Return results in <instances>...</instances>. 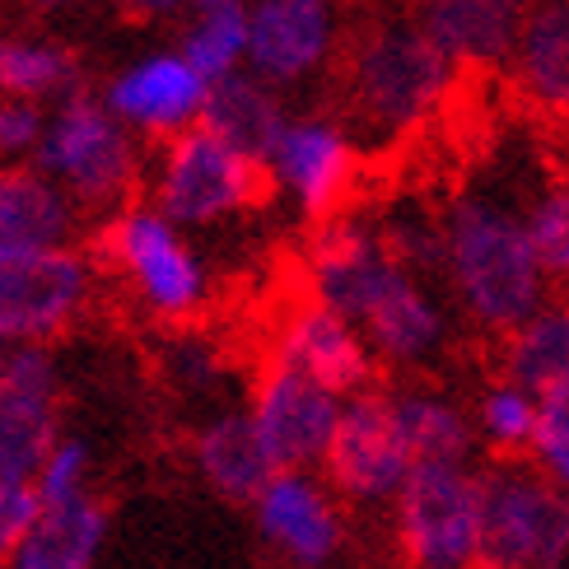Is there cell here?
<instances>
[{"mask_svg":"<svg viewBox=\"0 0 569 569\" xmlns=\"http://www.w3.org/2000/svg\"><path fill=\"white\" fill-rule=\"evenodd\" d=\"M439 271L481 331H509L551 299L523 216L490 197H458L439 220Z\"/></svg>","mask_w":569,"mask_h":569,"instance_id":"6da1fadb","label":"cell"},{"mask_svg":"<svg viewBox=\"0 0 569 569\" xmlns=\"http://www.w3.org/2000/svg\"><path fill=\"white\" fill-rule=\"evenodd\" d=\"M33 495H38L42 509L84 500L89 495V443L57 435V443L47 448V458L38 467V477H33Z\"/></svg>","mask_w":569,"mask_h":569,"instance_id":"4dcf8cb0","label":"cell"},{"mask_svg":"<svg viewBox=\"0 0 569 569\" xmlns=\"http://www.w3.org/2000/svg\"><path fill=\"white\" fill-rule=\"evenodd\" d=\"M337 47V10L331 0H262L248 10L243 61L267 84L308 80Z\"/></svg>","mask_w":569,"mask_h":569,"instance_id":"5bb4252c","label":"cell"},{"mask_svg":"<svg viewBox=\"0 0 569 569\" xmlns=\"http://www.w3.org/2000/svg\"><path fill=\"white\" fill-rule=\"evenodd\" d=\"M127 10H136V14H159V10H169V6H178V0H122Z\"/></svg>","mask_w":569,"mask_h":569,"instance_id":"e575fe53","label":"cell"},{"mask_svg":"<svg viewBox=\"0 0 569 569\" xmlns=\"http://www.w3.org/2000/svg\"><path fill=\"white\" fill-rule=\"evenodd\" d=\"M76 84V57L42 42H0V89L14 99H42Z\"/></svg>","mask_w":569,"mask_h":569,"instance_id":"4316f807","label":"cell"},{"mask_svg":"<svg viewBox=\"0 0 569 569\" xmlns=\"http://www.w3.org/2000/svg\"><path fill=\"white\" fill-rule=\"evenodd\" d=\"M252 513L257 532L299 569H322L346 541L337 495L313 471H271V481L252 495Z\"/></svg>","mask_w":569,"mask_h":569,"instance_id":"4fadbf2b","label":"cell"},{"mask_svg":"<svg viewBox=\"0 0 569 569\" xmlns=\"http://www.w3.org/2000/svg\"><path fill=\"white\" fill-rule=\"evenodd\" d=\"M411 453H407V439L397 430V416H392V392L383 388H365L341 401V416H337V430H331V443L322 453V471H327V486L337 500L350 505H392L397 490L407 486L411 477Z\"/></svg>","mask_w":569,"mask_h":569,"instance_id":"ba28073f","label":"cell"},{"mask_svg":"<svg viewBox=\"0 0 569 569\" xmlns=\"http://www.w3.org/2000/svg\"><path fill=\"white\" fill-rule=\"evenodd\" d=\"M537 435L528 448V462L569 495V388H556L547 397H537Z\"/></svg>","mask_w":569,"mask_h":569,"instance_id":"f1b7e54d","label":"cell"},{"mask_svg":"<svg viewBox=\"0 0 569 569\" xmlns=\"http://www.w3.org/2000/svg\"><path fill=\"white\" fill-rule=\"evenodd\" d=\"M248 416H252L257 439H262V448L271 453L276 471H313V467H322L331 430H337L341 397H331L313 378L271 360L252 388Z\"/></svg>","mask_w":569,"mask_h":569,"instance_id":"8fae6325","label":"cell"},{"mask_svg":"<svg viewBox=\"0 0 569 569\" xmlns=\"http://www.w3.org/2000/svg\"><path fill=\"white\" fill-rule=\"evenodd\" d=\"M197 127H206L210 136H220L224 146L243 150L252 159H267V150L276 146V136L284 127V108L267 80L233 70V76H224L206 89Z\"/></svg>","mask_w":569,"mask_h":569,"instance_id":"44dd1931","label":"cell"},{"mask_svg":"<svg viewBox=\"0 0 569 569\" xmlns=\"http://www.w3.org/2000/svg\"><path fill=\"white\" fill-rule=\"evenodd\" d=\"M271 197L267 163L224 146L206 127L169 136L154 173V210L178 229L220 224Z\"/></svg>","mask_w":569,"mask_h":569,"instance_id":"277c9868","label":"cell"},{"mask_svg":"<svg viewBox=\"0 0 569 569\" xmlns=\"http://www.w3.org/2000/svg\"><path fill=\"white\" fill-rule=\"evenodd\" d=\"M458 84V66L416 23H378L346 57V108L369 136L420 131Z\"/></svg>","mask_w":569,"mask_h":569,"instance_id":"7a4b0ae2","label":"cell"},{"mask_svg":"<svg viewBox=\"0 0 569 569\" xmlns=\"http://www.w3.org/2000/svg\"><path fill=\"white\" fill-rule=\"evenodd\" d=\"M267 178L280 192H290L308 220H331L341 216V201L355 187V140L346 127L327 122V117H284V127L276 136V146L267 150Z\"/></svg>","mask_w":569,"mask_h":569,"instance_id":"30bf717a","label":"cell"},{"mask_svg":"<svg viewBox=\"0 0 569 569\" xmlns=\"http://www.w3.org/2000/svg\"><path fill=\"white\" fill-rule=\"evenodd\" d=\"M93 295L89 257L70 248L0 252V341L47 346L70 322H80Z\"/></svg>","mask_w":569,"mask_h":569,"instance_id":"9c48e42d","label":"cell"},{"mask_svg":"<svg viewBox=\"0 0 569 569\" xmlns=\"http://www.w3.org/2000/svg\"><path fill=\"white\" fill-rule=\"evenodd\" d=\"M505 378L537 397L569 388V299H547L509 331Z\"/></svg>","mask_w":569,"mask_h":569,"instance_id":"603a6c76","label":"cell"},{"mask_svg":"<svg viewBox=\"0 0 569 569\" xmlns=\"http://www.w3.org/2000/svg\"><path fill=\"white\" fill-rule=\"evenodd\" d=\"M206 6H220V0H206Z\"/></svg>","mask_w":569,"mask_h":569,"instance_id":"d590c367","label":"cell"},{"mask_svg":"<svg viewBox=\"0 0 569 569\" xmlns=\"http://www.w3.org/2000/svg\"><path fill=\"white\" fill-rule=\"evenodd\" d=\"M52 443H57V407L0 397V486H33Z\"/></svg>","mask_w":569,"mask_h":569,"instance_id":"cb8c5ba5","label":"cell"},{"mask_svg":"<svg viewBox=\"0 0 569 569\" xmlns=\"http://www.w3.org/2000/svg\"><path fill=\"white\" fill-rule=\"evenodd\" d=\"M206 80L182 61V52H163L131 66L127 76H117L108 89V112L122 127H136L146 136H178L197 127L201 103H206Z\"/></svg>","mask_w":569,"mask_h":569,"instance_id":"9a60e30c","label":"cell"},{"mask_svg":"<svg viewBox=\"0 0 569 569\" xmlns=\"http://www.w3.org/2000/svg\"><path fill=\"white\" fill-rule=\"evenodd\" d=\"M509 61L518 93L569 122V0H541L537 10H523Z\"/></svg>","mask_w":569,"mask_h":569,"instance_id":"e0dca14e","label":"cell"},{"mask_svg":"<svg viewBox=\"0 0 569 569\" xmlns=\"http://www.w3.org/2000/svg\"><path fill=\"white\" fill-rule=\"evenodd\" d=\"M411 23L458 70H486L509 61L518 23H523V6L518 0H416Z\"/></svg>","mask_w":569,"mask_h":569,"instance_id":"2e32d148","label":"cell"},{"mask_svg":"<svg viewBox=\"0 0 569 569\" xmlns=\"http://www.w3.org/2000/svg\"><path fill=\"white\" fill-rule=\"evenodd\" d=\"M38 495L33 486H0V560H10V551L19 547V537L33 528L38 518Z\"/></svg>","mask_w":569,"mask_h":569,"instance_id":"d6a6232c","label":"cell"},{"mask_svg":"<svg viewBox=\"0 0 569 569\" xmlns=\"http://www.w3.org/2000/svg\"><path fill=\"white\" fill-rule=\"evenodd\" d=\"M103 537H108V509L93 495L38 509L33 528L10 551V569H93Z\"/></svg>","mask_w":569,"mask_h":569,"instance_id":"ffe728a7","label":"cell"},{"mask_svg":"<svg viewBox=\"0 0 569 569\" xmlns=\"http://www.w3.org/2000/svg\"><path fill=\"white\" fill-rule=\"evenodd\" d=\"M537 407H541L537 392L518 388L513 378H495L477 397V411H471L477 443H486L495 458H528L537 435Z\"/></svg>","mask_w":569,"mask_h":569,"instance_id":"d4e9b609","label":"cell"},{"mask_svg":"<svg viewBox=\"0 0 569 569\" xmlns=\"http://www.w3.org/2000/svg\"><path fill=\"white\" fill-rule=\"evenodd\" d=\"M169 365H173V378H178L182 388H210L220 378V355L210 350V346H197V341L173 346Z\"/></svg>","mask_w":569,"mask_h":569,"instance_id":"836d02e7","label":"cell"},{"mask_svg":"<svg viewBox=\"0 0 569 569\" xmlns=\"http://www.w3.org/2000/svg\"><path fill=\"white\" fill-rule=\"evenodd\" d=\"M243 52H248V10L239 0H220V6H206L197 29L187 33L182 61L192 66L206 84H216L239 70Z\"/></svg>","mask_w":569,"mask_h":569,"instance_id":"484cf974","label":"cell"},{"mask_svg":"<svg viewBox=\"0 0 569 569\" xmlns=\"http://www.w3.org/2000/svg\"><path fill=\"white\" fill-rule=\"evenodd\" d=\"M38 140H42V112L29 99L0 103V159L38 150Z\"/></svg>","mask_w":569,"mask_h":569,"instance_id":"1f68e13d","label":"cell"},{"mask_svg":"<svg viewBox=\"0 0 569 569\" xmlns=\"http://www.w3.org/2000/svg\"><path fill=\"white\" fill-rule=\"evenodd\" d=\"M99 257L131 284V295L163 322H187L210 303V276L182 229L154 206H127L99 233Z\"/></svg>","mask_w":569,"mask_h":569,"instance_id":"5b68a950","label":"cell"},{"mask_svg":"<svg viewBox=\"0 0 569 569\" xmlns=\"http://www.w3.org/2000/svg\"><path fill=\"white\" fill-rule=\"evenodd\" d=\"M271 360L313 378L318 388H327L341 401L373 388V378H378V355L369 350L365 331L313 299H299L280 313Z\"/></svg>","mask_w":569,"mask_h":569,"instance_id":"7c38bea8","label":"cell"},{"mask_svg":"<svg viewBox=\"0 0 569 569\" xmlns=\"http://www.w3.org/2000/svg\"><path fill=\"white\" fill-rule=\"evenodd\" d=\"M197 471L206 477L210 490H220L224 500H239L252 505V495L271 481V453L257 439V425L248 411H220L210 416L201 430H197Z\"/></svg>","mask_w":569,"mask_h":569,"instance_id":"d6986e66","label":"cell"},{"mask_svg":"<svg viewBox=\"0 0 569 569\" xmlns=\"http://www.w3.org/2000/svg\"><path fill=\"white\" fill-rule=\"evenodd\" d=\"M397 430L407 439L411 462H471L477 453V430H471V411L458 407L453 397L430 388L392 392Z\"/></svg>","mask_w":569,"mask_h":569,"instance_id":"7402d4cb","label":"cell"},{"mask_svg":"<svg viewBox=\"0 0 569 569\" xmlns=\"http://www.w3.org/2000/svg\"><path fill=\"white\" fill-rule=\"evenodd\" d=\"M38 173L52 178L70 201L80 206H122L140 178V159L127 127L93 103V99H66V108L42 127L38 140Z\"/></svg>","mask_w":569,"mask_h":569,"instance_id":"52a82bcc","label":"cell"},{"mask_svg":"<svg viewBox=\"0 0 569 569\" xmlns=\"http://www.w3.org/2000/svg\"><path fill=\"white\" fill-rule=\"evenodd\" d=\"M523 229L547 284L569 290V182H551L547 192H537L523 216Z\"/></svg>","mask_w":569,"mask_h":569,"instance_id":"83f0119b","label":"cell"},{"mask_svg":"<svg viewBox=\"0 0 569 569\" xmlns=\"http://www.w3.org/2000/svg\"><path fill=\"white\" fill-rule=\"evenodd\" d=\"M76 229L70 197L38 169H0V252L66 248Z\"/></svg>","mask_w":569,"mask_h":569,"instance_id":"ac0fdd59","label":"cell"},{"mask_svg":"<svg viewBox=\"0 0 569 569\" xmlns=\"http://www.w3.org/2000/svg\"><path fill=\"white\" fill-rule=\"evenodd\" d=\"M0 397L47 401V407H57V397H61V369L52 360V350L38 346V341L6 346V360H0Z\"/></svg>","mask_w":569,"mask_h":569,"instance_id":"f546056e","label":"cell"},{"mask_svg":"<svg viewBox=\"0 0 569 569\" xmlns=\"http://www.w3.org/2000/svg\"><path fill=\"white\" fill-rule=\"evenodd\" d=\"M397 547L411 569H477L481 471L471 462H420L392 500Z\"/></svg>","mask_w":569,"mask_h":569,"instance_id":"8992f818","label":"cell"},{"mask_svg":"<svg viewBox=\"0 0 569 569\" xmlns=\"http://www.w3.org/2000/svg\"><path fill=\"white\" fill-rule=\"evenodd\" d=\"M569 495L528 458H500L481 471V547L477 569H565Z\"/></svg>","mask_w":569,"mask_h":569,"instance_id":"3957f363","label":"cell"}]
</instances>
